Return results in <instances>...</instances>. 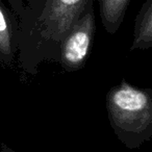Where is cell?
<instances>
[{
	"label": "cell",
	"mask_w": 152,
	"mask_h": 152,
	"mask_svg": "<svg viewBox=\"0 0 152 152\" xmlns=\"http://www.w3.org/2000/svg\"><path fill=\"white\" fill-rule=\"evenodd\" d=\"M152 47V0H146L134 20L130 51L147 50Z\"/></svg>",
	"instance_id": "obj_5"
},
{
	"label": "cell",
	"mask_w": 152,
	"mask_h": 152,
	"mask_svg": "<svg viewBox=\"0 0 152 152\" xmlns=\"http://www.w3.org/2000/svg\"><path fill=\"white\" fill-rule=\"evenodd\" d=\"M131 0H98L99 15L107 34H115L120 28Z\"/></svg>",
	"instance_id": "obj_6"
},
{
	"label": "cell",
	"mask_w": 152,
	"mask_h": 152,
	"mask_svg": "<svg viewBox=\"0 0 152 152\" xmlns=\"http://www.w3.org/2000/svg\"><path fill=\"white\" fill-rule=\"evenodd\" d=\"M19 20L11 7L0 0V65L12 67L19 46Z\"/></svg>",
	"instance_id": "obj_4"
},
{
	"label": "cell",
	"mask_w": 152,
	"mask_h": 152,
	"mask_svg": "<svg viewBox=\"0 0 152 152\" xmlns=\"http://www.w3.org/2000/svg\"><path fill=\"white\" fill-rule=\"evenodd\" d=\"M95 0H42L34 12L19 21L18 61L28 74L43 61H57L63 39Z\"/></svg>",
	"instance_id": "obj_1"
},
{
	"label": "cell",
	"mask_w": 152,
	"mask_h": 152,
	"mask_svg": "<svg viewBox=\"0 0 152 152\" xmlns=\"http://www.w3.org/2000/svg\"><path fill=\"white\" fill-rule=\"evenodd\" d=\"M12 11L21 21L25 17L34 12L41 4L42 0H7Z\"/></svg>",
	"instance_id": "obj_7"
},
{
	"label": "cell",
	"mask_w": 152,
	"mask_h": 152,
	"mask_svg": "<svg viewBox=\"0 0 152 152\" xmlns=\"http://www.w3.org/2000/svg\"><path fill=\"white\" fill-rule=\"evenodd\" d=\"M95 32L96 17L94 3H91L61 41L58 58L61 69L66 72H75L85 67L91 53Z\"/></svg>",
	"instance_id": "obj_3"
},
{
	"label": "cell",
	"mask_w": 152,
	"mask_h": 152,
	"mask_svg": "<svg viewBox=\"0 0 152 152\" xmlns=\"http://www.w3.org/2000/svg\"><path fill=\"white\" fill-rule=\"evenodd\" d=\"M0 152H17V151L12 149L11 147H9L7 144L1 143V146H0Z\"/></svg>",
	"instance_id": "obj_8"
},
{
	"label": "cell",
	"mask_w": 152,
	"mask_h": 152,
	"mask_svg": "<svg viewBox=\"0 0 152 152\" xmlns=\"http://www.w3.org/2000/svg\"><path fill=\"white\" fill-rule=\"evenodd\" d=\"M108 121L118 140L135 149L152 137V90L123 79L106 94Z\"/></svg>",
	"instance_id": "obj_2"
}]
</instances>
